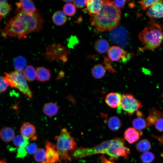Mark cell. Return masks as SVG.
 <instances>
[{"label": "cell", "mask_w": 163, "mask_h": 163, "mask_svg": "<svg viewBox=\"0 0 163 163\" xmlns=\"http://www.w3.org/2000/svg\"><path fill=\"white\" fill-rule=\"evenodd\" d=\"M142 133L141 130L138 131L134 127H129L124 131V136L125 139L129 143L132 144L137 142Z\"/></svg>", "instance_id": "obj_14"}, {"label": "cell", "mask_w": 163, "mask_h": 163, "mask_svg": "<svg viewBox=\"0 0 163 163\" xmlns=\"http://www.w3.org/2000/svg\"><path fill=\"white\" fill-rule=\"evenodd\" d=\"M91 72L94 77L96 79H100L105 75L106 69L103 65L97 64L93 67Z\"/></svg>", "instance_id": "obj_23"}, {"label": "cell", "mask_w": 163, "mask_h": 163, "mask_svg": "<svg viewBox=\"0 0 163 163\" xmlns=\"http://www.w3.org/2000/svg\"><path fill=\"white\" fill-rule=\"evenodd\" d=\"M87 0H74L75 6L78 8H82L86 6Z\"/></svg>", "instance_id": "obj_39"}, {"label": "cell", "mask_w": 163, "mask_h": 163, "mask_svg": "<svg viewBox=\"0 0 163 163\" xmlns=\"http://www.w3.org/2000/svg\"><path fill=\"white\" fill-rule=\"evenodd\" d=\"M130 153L129 149L125 145L124 140L116 137L104 141L93 147L76 148L72 152L71 156L75 159H79L101 154H106L112 159H117L120 157L127 158Z\"/></svg>", "instance_id": "obj_1"}, {"label": "cell", "mask_w": 163, "mask_h": 163, "mask_svg": "<svg viewBox=\"0 0 163 163\" xmlns=\"http://www.w3.org/2000/svg\"><path fill=\"white\" fill-rule=\"evenodd\" d=\"M142 106L141 102L132 95L125 94L122 95L121 104L118 107L117 111L120 113L122 109L129 115L131 116Z\"/></svg>", "instance_id": "obj_7"}, {"label": "cell", "mask_w": 163, "mask_h": 163, "mask_svg": "<svg viewBox=\"0 0 163 163\" xmlns=\"http://www.w3.org/2000/svg\"><path fill=\"white\" fill-rule=\"evenodd\" d=\"M0 163H7L5 160L0 159Z\"/></svg>", "instance_id": "obj_45"}, {"label": "cell", "mask_w": 163, "mask_h": 163, "mask_svg": "<svg viewBox=\"0 0 163 163\" xmlns=\"http://www.w3.org/2000/svg\"><path fill=\"white\" fill-rule=\"evenodd\" d=\"M12 10L11 5L6 0H0V21Z\"/></svg>", "instance_id": "obj_25"}, {"label": "cell", "mask_w": 163, "mask_h": 163, "mask_svg": "<svg viewBox=\"0 0 163 163\" xmlns=\"http://www.w3.org/2000/svg\"><path fill=\"white\" fill-rule=\"evenodd\" d=\"M38 25V19L35 14L19 12L7 24L5 32L10 37L25 38L28 34L35 31Z\"/></svg>", "instance_id": "obj_2"}, {"label": "cell", "mask_w": 163, "mask_h": 163, "mask_svg": "<svg viewBox=\"0 0 163 163\" xmlns=\"http://www.w3.org/2000/svg\"><path fill=\"white\" fill-rule=\"evenodd\" d=\"M109 59L113 61H117L121 60L123 62L129 60L133 54L128 53L117 46H113L107 51Z\"/></svg>", "instance_id": "obj_8"}, {"label": "cell", "mask_w": 163, "mask_h": 163, "mask_svg": "<svg viewBox=\"0 0 163 163\" xmlns=\"http://www.w3.org/2000/svg\"><path fill=\"white\" fill-rule=\"evenodd\" d=\"M13 63L16 70L23 72L27 65L26 59L23 57L19 56L16 57L14 59Z\"/></svg>", "instance_id": "obj_26"}, {"label": "cell", "mask_w": 163, "mask_h": 163, "mask_svg": "<svg viewBox=\"0 0 163 163\" xmlns=\"http://www.w3.org/2000/svg\"><path fill=\"white\" fill-rule=\"evenodd\" d=\"M36 70V78L40 82H43L49 80L51 77L50 70L43 67L37 68Z\"/></svg>", "instance_id": "obj_16"}, {"label": "cell", "mask_w": 163, "mask_h": 163, "mask_svg": "<svg viewBox=\"0 0 163 163\" xmlns=\"http://www.w3.org/2000/svg\"><path fill=\"white\" fill-rule=\"evenodd\" d=\"M162 117L163 113L153 108L149 110V116L146 119L149 126L155 125L157 120Z\"/></svg>", "instance_id": "obj_19"}, {"label": "cell", "mask_w": 163, "mask_h": 163, "mask_svg": "<svg viewBox=\"0 0 163 163\" xmlns=\"http://www.w3.org/2000/svg\"><path fill=\"white\" fill-rule=\"evenodd\" d=\"M136 114L138 117H143V115L142 113L141 112L139 111H137L136 112Z\"/></svg>", "instance_id": "obj_43"}, {"label": "cell", "mask_w": 163, "mask_h": 163, "mask_svg": "<svg viewBox=\"0 0 163 163\" xmlns=\"http://www.w3.org/2000/svg\"><path fill=\"white\" fill-rule=\"evenodd\" d=\"M109 44L106 40L100 39L95 42L94 47L98 52L103 53H106L109 49Z\"/></svg>", "instance_id": "obj_22"}, {"label": "cell", "mask_w": 163, "mask_h": 163, "mask_svg": "<svg viewBox=\"0 0 163 163\" xmlns=\"http://www.w3.org/2000/svg\"><path fill=\"white\" fill-rule=\"evenodd\" d=\"M126 1V0H114L112 1V2L116 7L119 8L125 5Z\"/></svg>", "instance_id": "obj_40"}, {"label": "cell", "mask_w": 163, "mask_h": 163, "mask_svg": "<svg viewBox=\"0 0 163 163\" xmlns=\"http://www.w3.org/2000/svg\"><path fill=\"white\" fill-rule=\"evenodd\" d=\"M151 147L150 142L147 139H143L140 141L136 144V149L140 152H148Z\"/></svg>", "instance_id": "obj_28"}, {"label": "cell", "mask_w": 163, "mask_h": 163, "mask_svg": "<svg viewBox=\"0 0 163 163\" xmlns=\"http://www.w3.org/2000/svg\"><path fill=\"white\" fill-rule=\"evenodd\" d=\"M155 128L159 131H163V117L159 118L155 124Z\"/></svg>", "instance_id": "obj_38"}, {"label": "cell", "mask_w": 163, "mask_h": 163, "mask_svg": "<svg viewBox=\"0 0 163 163\" xmlns=\"http://www.w3.org/2000/svg\"><path fill=\"white\" fill-rule=\"evenodd\" d=\"M63 10L66 15L70 17L74 15L76 11L75 5L70 3L66 4L63 7Z\"/></svg>", "instance_id": "obj_31"}, {"label": "cell", "mask_w": 163, "mask_h": 163, "mask_svg": "<svg viewBox=\"0 0 163 163\" xmlns=\"http://www.w3.org/2000/svg\"><path fill=\"white\" fill-rule=\"evenodd\" d=\"M15 136L14 130L9 127L3 128L0 131V137L4 142H8L12 140Z\"/></svg>", "instance_id": "obj_17"}, {"label": "cell", "mask_w": 163, "mask_h": 163, "mask_svg": "<svg viewBox=\"0 0 163 163\" xmlns=\"http://www.w3.org/2000/svg\"><path fill=\"white\" fill-rule=\"evenodd\" d=\"M8 85L5 80L4 77L0 76V93L5 91L7 89Z\"/></svg>", "instance_id": "obj_36"}, {"label": "cell", "mask_w": 163, "mask_h": 163, "mask_svg": "<svg viewBox=\"0 0 163 163\" xmlns=\"http://www.w3.org/2000/svg\"><path fill=\"white\" fill-rule=\"evenodd\" d=\"M15 4L17 6V11L23 12L29 14H33L38 12L34 2L31 0H20L17 2Z\"/></svg>", "instance_id": "obj_10"}, {"label": "cell", "mask_w": 163, "mask_h": 163, "mask_svg": "<svg viewBox=\"0 0 163 163\" xmlns=\"http://www.w3.org/2000/svg\"><path fill=\"white\" fill-rule=\"evenodd\" d=\"M101 163H113L112 161L108 160L104 157H102L101 158Z\"/></svg>", "instance_id": "obj_42"}, {"label": "cell", "mask_w": 163, "mask_h": 163, "mask_svg": "<svg viewBox=\"0 0 163 163\" xmlns=\"http://www.w3.org/2000/svg\"><path fill=\"white\" fill-rule=\"evenodd\" d=\"M64 2H67L68 3H70V2H73L74 0H63V1Z\"/></svg>", "instance_id": "obj_44"}, {"label": "cell", "mask_w": 163, "mask_h": 163, "mask_svg": "<svg viewBox=\"0 0 163 163\" xmlns=\"http://www.w3.org/2000/svg\"><path fill=\"white\" fill-rule=\"evenodd\" d=\"M103 6L99 12L91 17V25L99 31L111 30L117 27L121 19L120 8L113 4L112 1L103 0Z\"/></svg>", "instance_id": "obj_3"}, {"label": "cell", "mask_w": 163, "mask_h": 163, "mask_svg": "<svg viewBox=\"0 0 163 163\" xmlns=\"http://www.w3.org/2000/svg\"><path fill=\"white\" fill-rule=\"evenodd\" d=\"M12 140L14 145L19 148L26 147L28 144L29 139L21 135H17L14 137Z\"/></svg>", "instance_id": "obj_29"}, {"label": "cell", "mask_w": 163, "mask_h": 163, "mask_svg": "<svg viewBox=\"0 0 163 163\" xmlns=\"http://www.w3.org/2000/svg\"><path fill=\"white\" fill-rule=\"evenodd\" d=\"M54 139L56 142V145L61 161L70 162L71 156L70 153L71 155L77 145L74 139L71 136L67 129L64 128L62 129L59 135L54 137Z\"/></svg>", "instance_id": "obj_5"}, {"label": "cell", "mask_w": 163, "mask_h": 163, "mask_svg": "<svg viewBox=\"0 0 163 163\" xmlns=\"http://www.w3.org/2000/svg\"><path fill=\"white\" fill-rule=\"evenodd\" d=\"M159 0H143L139 1V3L142 9L145 11L153 5L157 3Z\"/></svg>", "instance_id": "obj_33"}, {"label": "cell", "mask_w": 163, "mask_h": 163, "mask_svg": "<svg viewBox=\"0 0 163 163\" xmlns=\"http://www.w3.org/2000/svg\"></svg>", "instance_id": "obj_46"}, {"label": "cell", "mask_w": 163, "mask_h": 163, "mask_svg": "<svg viewBox=\"0 0 163 163\" xmlns=\"http://www.w3.org/2000/svg\"><path fill=\"white\" fill-rule=\"evenodd\" d=\"M27 153L29 154H34L37 149V145L34 143H31L28 144L25 147Z\"/></svg>", "instance_id": "obj_34"}, {"label": "cell", "mask_w": 163, "mask_h": 163, "mask_svg": "<svg viewBox=\"0 0 163 163\" xmlns=\"http://www.w3.org/2000/svg\"><path fill=\"white\" fill-rule=\"evenodd\" d=\"M52 21L53 23L57 26H62L66 22L67 18L65 14L61 11L55 12L52 16Z\"/></svg>", "instance_id": "obj_20"}, {"label": "cell", "mask_w": 163, "mask_h": 163, "mask_svg": "<svg viewBox=\"0 0 163 163\" xmlns=\"http://www.w3.org/2000/svg\"><path fill=\"white\" fill-rule=\"evenodd\" d=\"M103 3V0H87L86 8L83 11H86L91 17L94 16L100 11Z\"/></svg>", "instance_id": "obj_11"}, {"label": "cell", "mask_w": 163, "mask_h": 163, "mask_svg": "<svg viewBox=\"0 0 163 163\" xmlns=\"http://www.w3.org/2000/svg\"><path fill=\"white\" fill-rule=\"evenodd\" d=\"M143 46L139 52L154 49L160 46L163 41V25L152 22L149 27L145 28L138 35Z\"/></svg>", "instance_id": "obj_4"}, {"label": "cell", "mask_w": 163, "mask_h": 163, "mask_svg": "<svg viewBox=\"0 0 163 163\" xmlns=\"http://www.w3.org/2000/svg\"><path fill=\"white\" fill-rule=\"evenodd\" d=\"M4 74L5 80L8 86L18 89L29 98L32 99V92L27 82L23 72L16 70Z\"/></svg>", "instance_id": "obj_6"}, {"label": "cell", "mask_w": 163, "mask_h": 163, "mask_svg": "<svg viewBox=\"0 0 163 163\" xmlns=\"http://www.w3.org/2000/svg\"><path fill=\"white\" fill-rule=\"evenodd\" d=\"M132 125L134 128L139 130L149 126L146 119L143 117H138L134 119L132 121Z\"/></svg>", "instance_id": "obj_27"}, {"label": "cell", "mask_w": 163, "mask_h": 163, "mask_svg": "<svg viewBox=\"0 0 163 163\" xmlns=\"http://www.w3.org/2000/svg\"><path fill=\"white\" fill-rule=\"evenodd\" d=\"M27 154L25 147L19 148L18 150L16 157L18 158H22L25 157Z\"/></svg>", "instance_id": "obj_37"}, {"label": "cell", "mask_w": 163, "mask_h": 163, "mask_svg": "<svg viewBox=\"0 0 163 163\" xmlns=\"http://www.w3.org/2000/svg\"><path fill=\"white\" fill-rule=\"evenodd\" d=\"M121 97L122 95L119 93L110 92L106 95L105 102L111 108L118 107L121 104Z\"/></svg>", "instance_id": "obj_15"}, {"label": "cell", "mask_w": 163, "mask_h": 163, "mask_svg": "<svg viewBox=\"0 0 163 163\" xmlns=\"http://www.w3.org/2000/svg\"><path fill=\"white\" fill-rule=\"evenodd\" d=\"M23 73L26 80L29 82H32L36 78V70L32 66H27L23 71Z\"/></svg>", "instance_id": "obj_24"}, {"label": "cell", "mask_w": 163, "mask_h": 163, "mask_svg": "<svg viewBox=\"0 0 163 163\" xmlns=\"http://www.w3.org/2000/svg\"><path fill=\"white\" fill-rule=\"evenodd\" d=\"M153 137L158 140L161 145H163V135L158 136H153Z\"/></svg>", "instance_id": "obj_41"}, {"label": "cell", "mask_w": 163, "mask_h": 163, "mask_svg": "<svg viewBox=\"0 0 163 163\" xmlns=\"http://www.w3.org/2000/svg\"><path fill=\"white\" fill-rule=\"evenodd\" d=\"M20 132L21 136L28 139L34 140L37 138L35 136L36 133L35 127L28 122L23 124L20 128Z\"/></svg>", "instance_id": "obj_13"}, {"label": "cell", "mask_w": 163, "mask_h": 163, "mask_svg": "<svg viewBox=\"0 0 163 163\" xmlns=\"http://www.w3.org/2000/svg\"><path fill=\"white\" fill-rule=\"evenodd\" d=\"M34 158L36 161L38 163H44L46 160L45 149L39 148L34 154Z\"/></svg>", "instance_id": "obj_30"}, {"label": "cell", "mask_w": 163, "mask_h": 163, "mask_svg": "<svg viewBox=\"0 0 163 163\" xmlns=\"http://www.w3.org/2000/svg\"><path fill=\"white\" fill-rule=\"evenodd\" d=\"M59 110V107L57 104L53 102H49L44 105L43 111L46 115L51 118L57 114Z\"/></svg>", "instance_id": "obj_18"}, {"label": "cell", "mask_w": 163, "mask_h": 163, "mask_svg": "<svg viewBox=\"0 0 163 163\" xmlns=\"http://www.w3.org/2000/svg\"><path fill=\"white\" fill-rule=\"evenodd\" d=\"M146 14L152 20L163 18V1L159 0L151 7Z\"/></svg>", "instance_id": "obj_12"}, {"label": "cell", "mask_w": 163, "mask_h": 163, "mask_svg": "<svg viewBox=\"0 0 163 163\" xmlns=\"http://www.w3.org/2000/svg\"><path fill=\"white\" fill-rule=\"evenodd\" d=\"M141 161L143 163H151L155 158L154 154L149 152H144L141 156Z\"/></svg>", "instance_id": "obj_32"}, {"label": "cell", "mask_w": 163, "mask_h": 163, "mask_svg": "<svg viewBox=\"0 0 163 163\" xmlns=\"http://www.w3.org/2000/svg\"><path fill=\"white\" fill-rule=\"evenodd\" d=\"M104 67L106 69H107L110 72L113 73L116 72L115 70L114 69L112 66V62L108 58L105 57L104 58Z\"/></svg>", "instance_id": "obj_35"}, {"label": "cell", "mask_w": 163, "mask_h": 163, "mask_svg": "<svg viewBox=\"0 0 163 163\" xmlns=\"http://www.w3.org/2000/svg\"><path fill=\"white\" fill-rule=\"evenodd\" d=\"M108 127L112 130L117 131L122 126V122L119 117L114 116L110 117L107 120Z\"/></svg>", "instance_id": "obj_21"}, {"label": "cell", "mask_w": 163, "mask_h": 163, "mask_svg": "<svg viewBox=\"0 0 163 163\" xmlns=\"http://www.w3.org/2000/svg\"><path fill=\"white\" fill-rule=\"evenodd\" d=\"M46 160L44 163H57L61 162L56 145L46 141L45 142Z\"/></svg>", "instance_id": "obj_9"}]
</instances>
